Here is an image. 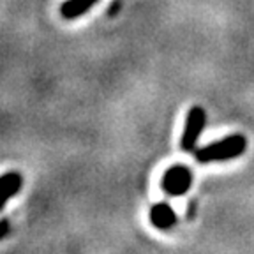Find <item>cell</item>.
<instances>
[{"mask_svg": "<svg viewBox=\"0 0 254 254\" xmlns=\"http://www.w3.org/2000/svg\"><path fill=\"white\" fill-rule=\"evenodd\" d=\"M247 139L244 134H231L226 138L219 139L215 143H210L203 148H198L194 154L196 161L201 164L210 163H222V161H231L237 159L246 152Z\"/></svg>", "mask_w": 254, "mask_h": 254, "instance_id": "1", "label": "cell"}, {"mask_svg": "<svg viewBox=\"0 0 254 254\" xmlns=\"http://www.w3.org/2000/svg\"><path fill=\"white\" fill-rule=\"evenodd\" d=\"M206 124V113L201 106H192L186 117L182 138H180V148L184 152H192L198 145V139L201 136Z\"/></svg>", "mask_w": 254, "mask_h": 254, "instance_id": "2", "label": "cell"}, {"mask_svg": "<svg viewBox=\"0 0 254 254\" xmlns=\"http://www.w3.org/2000/svg\"><path fill=\"white\" fill-rule=\"evenodd\" d=\"M190 184H192V173L184 164H173L171 168H168L161 180V187L168 196L186 194L190 189Z\"/></svg>", "mask_w": 254, "mask_h": 254, "instance_id": "3", "label": "cell"}, {"mask_svg": "<svg viewBox=\"0 0 254 254\" xmlns=\"http://www.w3.org/2000/svg\"><path fill=\"white\" fill-rule=\"evenodd\" d=\"M150 222L157 230H170L177 224V214L168 203H155L150 208Z\"/></svg>", "mask_w": 254, "mask_h": 254, "instance_id": "4", "label": "cell"}, {"mask_svg": "<svg viewBox=\"0 0 254 254\" xmlns=\"http://www.w3.org/2000/svg\"><path fill=\"white\" fill-rule=\"evenodd\" d=\"M21 186H23V179L16 171H9V173L0 177V210L7 205V201L12 196L20 192Z\"/></svg>", "mask_w": 254, "mask_h": 254, "instance_id": "5", "label": "cell"}, {"mask_svg": "<svg viewBox=\"0 0 254 254\" xmlns=\"http://www.w3.org/2000/svg\"><path fill=\"white\" fill-rule=\"evenodd\" d=\"M99 0H65L60 5V14L65 20H76L79 16H83L88 12Z\"/></svg>", "mask_w": 254, "mask_h": 254, "instance_id": "6", "label": "cell"}, {"mask_svg": "<svg viewBox=\"0 0 254 254\" xmlns=\"http://www.w3.org/2000/svg\"><path fill=\"white\" fill-rule=\"evenodd\" d=\"M9 231H11V226H9V221H7V219H2V221H0V240L7 237Z\"/></svg>", "mask_w": 254, "mask_h": 254, "instance_id": "7", "label": "cell"}]
</instances>
